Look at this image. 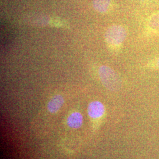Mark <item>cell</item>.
Segmentation results:
<instances>
[{"label": "cell", "instance_id": "cell-1", "mask_svg": "<svg viewBox=\"0 0 159 159\" xmlns=\"http://www.w3.org/2000/svg\"><path fill=\"white\" fill-rule=\"evenodd\" d=\"M98 74L102 85L108 90L117 91L121 89V80L113 69L106 66H102L99 68Z\"/></svg>", "mask_w": 159, "mask_h": 159}, {"label": "cell", "instance_id": "cell-2", "mask_svg": "<svg viewBox=\"0 0 159 159\" xmlns=\"http://www.w3.org/2000/svg\"><path fill=\"white\" fill-rule=\"evenodd\" d=\"M127 35V31L125 27L119 25H114L106 30L105 40L110 45L118 46L125 41Z\"/></svg>", "mask_w": 159, "mask_h": 159}, {"label": "cell", "instance_id": "cell-3", "mask_svg": "<svg viewBox=\"0 0 159 159\" xmlns=\"http://www.w3.org/2000/svg\"><path fill=\"white\" fill-rule=\"evenodd\" d=\"M105 112V108L102 103L98 101L90 102L88 107L89 116L92 119L101 118Z\"/></svg>", "mask_w": 159, "mask_h": 159}, {"label": "cell", "instance_id": "cell-4", "mask_svg": "<svg viewBox=\"0 0 159 159\" xmlns=\"http://www.w3.org/2000/svg\"><path fill=\"white\" fill-rule=\"evenodd\" d=\"M64 102V100L63 97L57 94L51 98V100L49 101L47 104V109L51 113H56L61 108Z\"/></svg>", "mask_w": 159, "mask_h": 159}, {"label": "cell", "instance_id": "cell-5", "mask_svg": "<svg viewBox=\"0 0 159 159\" xmlns=\"http://www.w3.org/2000/svg\"><path fill=\"white\" fill-rule=\"evenodd\" d=\"M83 117L79 112H74L68 116L67 125L72 129H77L83 125Z\"/></svg>", "mask_w": 159, "mask_h": 159}, {"label": "cell", "instance_id": "cell-6", "mask_svg": "<svg viewBox=\"0 0 159 159\" xmlns=\"http://www.w3.org/2000/svg\"><path fill=\"white\" fill-rule=\"evenodd\" d=\"M111 0H93V6L94 10L99 12H106L111 6Z\"/></svg>", "mask_w": 159, "mask_h": 159}, {"label": "cell", "instance_id": "cell-7", "mask_svg": "<svg viewBox=\"0 0 159 159\" xmlns=\"http://www.w3.org/2000/svg\"><path fill=\"white\" fill-rule=\"evenodd\" d=\"M148 25L150 30L159 33V12L152 15L148 21Z\"/></svg>", "mask_w": 159, "mask_h": 159}, {"label": "cell", "instance_id": "cell-8", "mask_svg": "<svg viewBox=\"0 0 159 159\" xmlns=\"http://www.w3.org/2000/svg\"><path fill=\"white\" fill-rule=\"evenodd\" d=\"M156 66H157V68H159V58L157 60V61H156Z\"/></svg>", "mask_w": 159, "mask_h": 159}]
</instances>
